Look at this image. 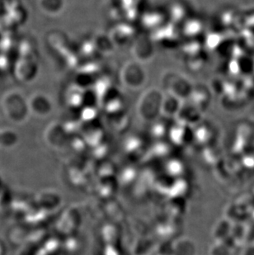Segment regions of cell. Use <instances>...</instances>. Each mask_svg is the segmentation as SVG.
Here are the masks:
<instances>
[{"mask_svg": "<svg viewBox=\"0 0 254 255\" xmlns=\"http://www.w3.org/2000/svg\"><path fill=\"white\" fill-rule=\"evenodd\" d=\"M241 255H254V245L246 247Z\"/></svg>", "mask_w": 254, "mask_h": 255, "instance_id": "6da1fadb", "label": "cell"}]
</instances>
